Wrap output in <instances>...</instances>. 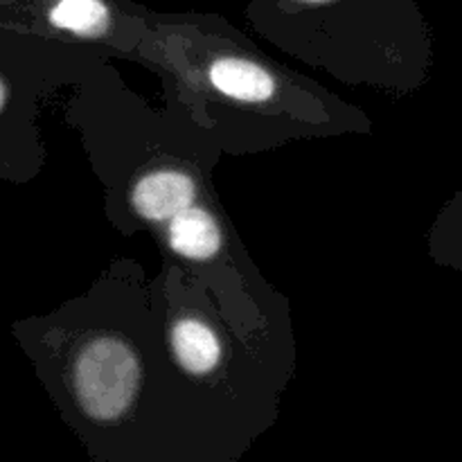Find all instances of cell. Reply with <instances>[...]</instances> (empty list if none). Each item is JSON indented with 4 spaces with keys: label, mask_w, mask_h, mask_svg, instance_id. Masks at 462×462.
I'll return each instance as SVG.
<instances>
[{
    "label": "cell",
    "mask_w": 462,
    "mask_h": 462,
    "mask_svg": "<svg viewBox=\"0 0 462 462\" xmlns=\"http://www.w3.org/2000/svg\"><path fill=\"white\" fill-rule=\"evenodd\" d=\"M72 386L81 411L90 420L116 422L131 409L138 395V356L120 338H93L75 359Z\"/></svg>",
    "instance_id": "cell-1"
},
{
    "label": "cell",
    "mask_w": 462,
    "mask_h": 462,
    "mask_svg": "<svg viewBox=\"0 0 462 462\" xmlns=\"http://www.w3.org/2000/svg\"><path fill=\"white\" fill-rule=\"evenodd\" d=\"M197 199V185L183 171L161 170L147 174L134 188L135 212L147 221H170L179 212L188 210Z\"/></svg>",
    "instance_id": "cell-2"
},
{
    "label": "cell",
    "mask_w": 462,
    "mask_h": 462,
    "mask_svg": "<svg viewBox=\"0 0 462 462\" xmlns=\"http://www.w3.org/2000/svg\"><path fill=\"white\" fill-rule=\"evenodd\" d=\"M208 77L215 90L239 102H264L275 93L273 77L246 59H217L208 70Z\"/></svg>",
    "instance_id": "cell-3"
},
{
    "label": "cell",
    "mask_w": 462,
    "mask_h": 462,
    "mask_svg": "<svg viewBox=\"0 0 462 462\" xmlns=\"http://www.w3.org/2000/svg\"><path fill=\"white\" fill-rule=\"evenodd\" d=\"M170 244L188 260H210L221 246L219 226L210 212L189 206L170 219Z\"/></svg>",
    "instance_id": "cell-4"
},
{
    "label": "cell",
    "mask_w": 462,
    "mask_h": 462,
    "mask_svg": "<svg viewBox=\"0 0 462 462\" xmlns=\"http://www.w3.org/2000/svg\"><path fill=\"white\" fill-rule=\"evenodd\" d=\"M171 347L180 368L194 374H206L219 365L221 346L217 334L203 320L183 319L171 332Z\"/></svg>",
    "instance_id": "cell-5"
},
{
    "label": "cell",
    "mask_w": 462,
    "mask_h": 462,
    "mask_svg": "<svg viewBox=\"0 0 462 462\" xmlns=\"http://www.w3.org/2000/svg\"><path fill=\"white\" fill-rule=\"evenodd\" d=\"M43 14L52 27L79 36L104 34L111 23L106 0H50Z\"/></svg>",
    "instance_id": "cell-6"
},
{
    "label": "cell",
    "mask_w": 462,
    "mask_h": 462,
    "mask_svg": "<svg viewBox=\"0 0 462 462\" xmlns=\"http://www.w3.org/2000/svg\"><path fill=\"white\" fill-rule=\"evenodd\" d=\"M9 106H12V79L3 70V61H0V131H3ZM0 143H3V138H0Z\"/></svg>",
    "instance_id": "cell-7"
}]
</instances>
